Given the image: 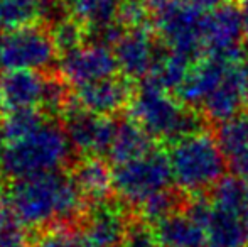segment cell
<instances>
[{
	"instance_id": "obj_1",
	"label": "cell",
	"mask_w": 248,
	"mask_h": 247,
	"mask_svg": "<svg viewBox=\"0 0 248 247\" xmlns=\"http://www.w3.org/2000/svg\"><path fill=\"white\" fill-rule=\"evenodd\" d=\"M0 201L27 231L73 227L88 208L71 176L62 171L7 181Z\"/></svg>"
},
{
	"instance_id": "obj_17",
	"label": "cell",
	"mask_w": 248,
	"mask_h": 247,
	"mask_svg": "<svg viewBox=\"0 0 248 247\" xmlns=\"http://www.w3.org/2000/svg\"><path fill=\"white\" fill-rule=\"evenodd\" d=\"M69 176L88 205L110 200L113 193V168L100 156L79 158L71 165Z\"/></svg>"
},
{
	"instance_id": "obj_35",
	"label": "cell",
	"mask_w": 248,
	"mask_h": 247,
	"mask_svg": "<svg viewBox=\"0 0 248 247\" xmlns=\"http://www.w3.org/2000/svg\"><path fill=\"white\" fill-rule=\"evenodd\" d=\"M2 214H3V205H2V201H0V217H2Z\"/></svg>"
},
{
	"instance_id": "obj_25",
	"label": "cell",
	"mask_w": 248,
	"mask_h": 247,
	"mask_svg": "<svg viewBox=\"0 0 248 247\" xmlns=\"http://www.w3.org/2000/svg\"><path fill=\"white\" fill-rule=\"evenodd\" d=\"M32 247H98L81 229L75 227H54L44 231L36 239Z\"/></svg>"
},
{
	"instance_id": "obj_4",
	"label": "cell",
	"mask_w": 248,
	"mask_h": 247,
	"mask_svg": "<svg viewBox=\"0 0 248 247\" xmlns=\"http://www.w3.org/2000/svg\"><path fill=\"white\" fill-rule=\"evenodd\" d=\"M75 149L62 125L49 122L20 141L5 144L0 158V176L7 181L62 171L71 163Z\"/></svg>"
},
{
	"instance_id": "obj_29",
	"label": "cell",
	"mask_w": 248,
	"mask_h": 247,
	"mask_svg": "<svg viewBox=\"0 0 248 247\" xmlns=\"http://www.w3.org/2000/svg\"><path fill=\"white\" fill-rule=\"evenodd\" d=\"M191 2H193L194 5H198L199 9H202L204 12H211V10L230 5V3H233L235 0H191Z\"/></svg>"
},
{
	"instance_id": "obj_10",
	"label": "cell",
	"mask_w": 248,
	"mask_h": 247,
	"mask_svg": "<svg viewBox=\"0 0 248 247\" xmlns=\"http://www.w3.org/2000/svg\"><path fill=\"white\" fill-rule=\"evenodd\" d=\"M160 43L154 27L144 26L125 29L117 44L113 46L118 63V71L130 82H144L155 68L160 54Z\"/></svg>"
},
{
	"instance_id": "obj_33",
	"label": "cell",
	"mask_w": 248,
	"mask_h": 247,
	"mask_svg": "<svg viewBox=\"0 0 248 247\" xmlns=\"http://www.w3.org/2000/svg\"><path fill=\"white\" fill-rule=\"evenodd\" d=\"M3 149H5V141H3V135H2V125H0V158L3 154Z\"/></svg>"
},
{
	"instance_id": "obj_14",
	"label": "cell",
	"mask_w": 248,
	"mask_h": 247,
	"mask_svg": "<svg viewBox=\"0 0 248 247\" xmlns=\"http://www.w3.org/2000/svg\"><path fill=\"white\" fill-rule=\"evenodd\" d=\"M134 93L135 90L130 80L118 73L90 85L75 88L73 100L85 110L98 115L113 117L124 109H128Z\"/></svg>"
},
{
	"instance_id": "obj_27",
	"label": "cell",
	"mask_w": 248,
	"mask_h": 247,
	"mask_svg": "<svg viewBox=\"0 0 248 247\" xmlns=\"http://www.w3.org/2000/svg\"><path fill=\"white\" fill-rule=\"evenodd\" d=\"M122 247H164L154 235L152 229L145 227L142 224L132 225L130 232H128L127 239H125Z\"/></svg>"
},
{
	"instance_id": "obj_21",
	"label": "cell",
	"mask_w": 248,
	"mask_h": 247,
	"mask_svg": "<svg viewBox=\"0 0 248 247\" xmlns=\"http://www.w3.org/2000/svg\"><path fill=\"white\" fill-rule=\"evenodd\" d=\"M191 66H193V61L164 51L160 54L159 61H157L155 68L150 73V76L144 82H150L154 85L160 86V88L176 93L186 80Z\"/></svg>"
},
{
	"instance_id": "obj_5",
	"label": "cell",
	"mask_w": 248,
	"mask_h": 247,
	"mask_svg": "<svg viewBox=\"0 0 248 247\" xmlns=\"http://www.w3.org/2000/svg\"><path fill=\"white\" fill-rule=\"evenodd\" d=\"M128 115L154 141H174L201 129L202 115L191 109L172 92L150 82H140L128 105Z\"/></svg>"
},
{
	"instance_id": "obj_30",
	"label": "cell",
	"mask_w": 248,
	"mask_h": 247,
	"mask_svg": "<svg viewBox=\"0 0 248 247\" xmlns=\"http://www.w3.org/2000/svg\"><path fill=\"white\" fill-rule=\"evenodd\" d=\"M240 10H242L243 26H245V34L248 39V0H240Z\"/></svg>"
},
{
	"instance_id": "obj_26",
	"label": "cell",
	"mask_w": 248,
	"mask_h": 247,
	"mask_svg": "<svg viewBox=\"0 0 248 247\" xmlns=\"http://www.w3.org/2000/svg\"><path fill=\"white\" fill-rule=\"evenodd\" d=\"M149 7L142 0H124L118 10V22L125 29L150 26L149 22Z\"/></svg>"
},
{
	"instance_id": "obj_22",
	"label": "cell",
	"mask_w": 248,
	"mask_h": 247,
	"mask_svg": "<svg viewBox=\"0 0 248 247\" xmlns=\"http://www.w3.org/2000/svg\"><path fill=\"white\" fill-rule=\"evenodd\" d=\"M47 122V115L39 109H24V110H12V112L3 114L0 119L2 125V135L5 144L20 141L32 134L34 131Z\"/></svg>"
},
{
	"instance_id": "obj_7",
	"label": "cell",
	"mask_w": 248,
	"mask_h": 247,
	"mask_svg": "<svg viewBox=\"0 0 248 247\" xmlns=\"http://www.w3.org/2000/svg\"><path fill=\"white\" fill-rule=\"evenodd\" d=\"M172 185L169 154L162 149L155 148L142 158L113 166V193L135 210L150 198L172 190Z\"/></svg>"
},
{
	"instance_id": "obj_9",
	"label": "cell",
	"mask_w": 248,
	"mask_h": 247,
	"mask_svg": "<svg viewBox=\"0 0 248 247\" xmlns=\"http://www.w3.org/2000/svg\"><path fill=\"white\" fill-rule=\"evenodd\" d=\"M61 125L75 152H79L81 158L83 156H100V158L108 156L115 129H117V120L81 109L73 100L68 110L62 114Z\"/></svg>"
},
{
	"instance_id": "obj_15",
	"label": "cell",
	"mask_w": 248,
	"mask_h": 247,
	"mask_svg": "<svg viewBox=\"0 0 248 247\" xmlns=\"http://www.w3.org/2000/svg\"><path fill=\"white\" fill-rule=\"evenodd\" d=\"M47 73L34 69H3L0 73V112L39 109L43 105Z\"/></svg>"
},
{
	"instance_id": "obj_23",
	"label": "cell",
	"mask_w": 248,
	"mask_h": 247,
	"mask_svg": "<svg viewBox=\"0 0 248 247\" xmlns=\"http://www.w3.org/2000/svg\"><path fill=\"white\" fill-rule=\"evenodd\" d=\"M216 139H218L221 151L225 152L226 161L240 154L248 146V110L218 124Z\"/></svg>"
},
{
	"instance_id": "obj_13",
	"label": "cell",
	"mask_w": 248,
	"mask_h": 247,
	"mask_svg": "<svg viewBox=\"0 0 248 247\" xmlns=\"http://www.w3.org/2000/svg\"><path fill=\"white\" fill-rule=\"evenodd\" d=\"M79 225L98 247H122L132 229V220L125 203L105 200L88 205Z\"/></svg>"
},
{
	"instance_id": "obj_6",
	"label": "cell",
	"mask_w": 248,
	"mask_h": 247,
	"mask_svg": "<svg viewBox=\"0 0 248 247\" xmlns=\"http://www.w3.org/2000/svg\"><path fill=\"white\" fill-rule=\"evenodd\" d=\"M206 14L191 0H169L157 9L154 33L164 51L193 63L204 56Z\"/></svg>"
},
{
	"instance_id": "obj_34",
	"label": "cell",
	"mask_w": 248,
	"mask_h": 247,
	"mask_svg": "<svg viewBox=\"0 0 248 247\" xmlns=\"http://www.w3.org/2000/svg\"><path fill=\"white\" fill-rule=\"evenodd\" d=\"M243 220H245V225H247V231H248V198H247L245 212H243Z\"/></svg>"
},
{
	"instance_id": "obj_18",
	"label": "cell",
	"mask_w": 248,
	"mask_h": 247,
	"mask_svg": "<svg viewBox=\"0 0 248 247\" xmlns=\"http://www.w3.org/2000/svg\"><path fill=\"white\" fill-rule=\"evenodd\" d=\"M150 229L164 247H206L204 229L187 207L152 224Z\"/></svg>"
},
{
	"instance_id": "obj_31",
	"label": "cell",
	"mask_w": 248,
	"mask_h": 247,
	"mask_svg": "<svg viewBox=\"0 0 248 247\" xmlns=\"http://www.w3.org/2000/svg\"><path fill=\"white\" fill-rule=\"evenodd\" d=\"M142 2L145 3V5L149 7V9H154V10H157V9H160L162 5H166L169 0H142Z\"/></svg>"
},
{
	"instance_id": "obj_12",
	"label": "cell",
	"mask_w": 248,
	"mask_h": 247,
	"mask_svg": "<svg viewBox=\"0 0 248 247\" xmlns=\"http://www.w3.org/2000/svg\"><path fill=\"white\" fill-rule=\"evenodd\" d=\"M59 71L73 88L120 73L113 48L100 43H85L78 49L61 56Z\"/></svg>"
},
{
	"instance_id": "obj_2",
	"label": "cell",
	"mask_w": 248,
	"mask_h": 247,
	"mask_svg": "<svg viewBox=\"0 0 248 247\" xmlns=\"http://www.w3.org/2000/svg\"><path fill=\"white\" fill-rule=\"evenodd\" d=\"M204 120L221 124L248 110V58L236 54H204L193 63L176 92Z\"/></svg>"
},
{
	"instance_id": "obj_19",
	"label": "cell",
	"mask_w": 248,
	"mask_h": 247,
	"mask_svg": "<svg viewBox=\"0 0 248 247\" xmlns=\"http://www.w3.org/2000/svg\"><path fill=\"white\" fill-rule=\"evenodd\" d=\"M154 142L155 141L130 117L117 120V129H115L107 159L113 166L124 165L132 159L142 158L152 149H155Z\"/></svg>"
},
{
	"instance_id": "obj_32",
	"label": "cell",
	"mask_w": 248,
	"mask_h": 247,
	"mask_svg": "<svg viewBox=\"0 0 248 247\" xmlns=\"http://www.w3.org/2000/svg\"><path fill=\"white\" fill-rule=\"evenodd\" d=\"M3 36L0 34V73L3 71Z\"/></svg>"
},
{
	"instance_id": "obj_20",
	"label": "cell",
	"mask_w": 248,
	"mask_h": 247,
	"mask_svg": "<svg viewBox=\"0 0 248 247\" xmlns=\"http://www.w3.org/2000/svg\"><path fill=\"white\" fill-rule=\"evenodd\" d=\"M69 16L78 19L86 31L100 29L118 20L124 0H62Z\"/></svg>"
},
{
	"instance_id": "obj_28",
	"label": "cell",
	"mask_w": 248,
	"mask_h": 247,
	"mask_svg": "<svg viewBox=\"0 0 248 247\" xmlns=\"http://www.w3.org/2000/svg\"><path fill=\"white\" fill-rule=\"evenodd\" d=\"M228 166L233 169L235 176H238V178L248 181V146L240 152V154H236L233 159H230Z\"/></svg>"
},
{
	"instance_id": "obj_16",
	"label": "cell",
	"mask_w": 248,
	"mask_h": 247,
	"mask_svg": "<svg viewBox=\"0 0 248 247\" xmlns=\"http://www.w3.org/2000/svg\"><path fill=\"white\" fill-rule=\"evenodd\" d=\"M247 39L242 10L235 3L206 14L204 22V54H236L242 53Z\"/></svg>"
},
{
	"instance_id": "obj_3",
	"label": "cell",
	"mask_w": 248,
	"mask_h": 247,
	"mask_svg": "<svg viewBox=\"0 0 248 247\" xmlns=\"http://www.w3.org/2000/svg\"><path fill=\"white\" fill-rule=\"evenodd\" d=\"M169 161L172 168L174 186L179 193L201 197L209 193L226 173L225 152L219 148L216 135L199 129L170 144Z\"/></svg>"
},
{
	"instance_id": "obj_8",
	"label": "cell",
	"mask_w": 248,
	"mask_h": 247,
	"mask_svg": "<svg viewBox=\"0 0 248 247\" xmlns=\"http://www.w3.org/2000/svg\"><path fill=\"white\" fill-rule=\"evenodd\" d=\"M3 69H34L47 73L59 58L51 27L43 22L10 29L3 36Z\"/></svg>"
},
{
	"instance_id": "obj_11",
	"label": "cell",
	"mask_w": 248,
	"mask_h": 247,
	"mask_svg": "<svg viewBox=\"0 0 248 247\" xmlns=\"http://www.w3.org/2000/svg\"><path fill=\"white\" fill-rule=\"evenodd\" d=\"M187 208L204 229L206 247H248V231L242 212L219 207L202 197L194 198Z\"/></svg>"
},
{
	"instance_id": "obj_24",
	"label": "cell",
	"mask_w": 248,
	"mask_h": 247,
	"mask_svg": "<svg viewBox=\"0 0 248 247\" xmlns=\"http://www.w3.org/2000/svg\"><path fill=\"white\" fill-rule=\"evenodd\" d=\"M51 34L56 48H58L59 58L78 49L79 46L86 43V27L73 16L56 20L54 27L51 29Z\"/></svg>"
}]
</instances>
